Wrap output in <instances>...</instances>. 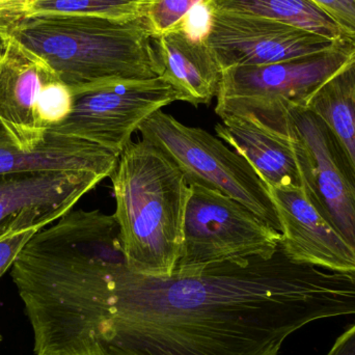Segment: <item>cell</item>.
Masks as SVG:
<instances>
[{
    "label": "cell",
    "instance_id": "17",
    "mask_svg": "<svg viewBox=\"0 0 355 355\" xmlns=\"http://www.w3.org/2000/svg\"><path fill=\"white\" fill-rule=\"evenodd\" d=\"M209 2L215 12L262 17L317 33L333 41L346 39L336 21L311 0H210Z\"/></svg>",
    "mask_w": 355,
    "mask_h": 355
},
{
    "label": "cell",
    "instance_id": "4",
    "mask_svg": "<svg viewBox=\"0 0 355 355\" xmlns=\"http://www.w3.org/2000/svg\"><path fill=\"white\" fill-rule=\"evenodd\" d=\"M240 116L290 139L304 194L355 252L354 168L323 121L308 107L284 103Z\"/></svg>",
    "mask_w": 355,
    "mask_h": 355
},
{
    "label": "cell",
    "instance_id": "2",
    "mask_svg": "<svg viewBox=\"0 0 355 355\" xmlns=\"http://www.w3.org/2000/svg\"><path fill=\"white\" fill-rule=\"evenodd\" d=\"M148 16L18 14L0 18V42L41 60L73 92L162 76Z\"/></svg>",
    "mask_w": 355,
    "mask_h": 355
},
{
    "label": "cell",
    "instance_id": "24",
    "mask_svg": "<svg viewBox=\"0 0 355 355\" xmlns=\"http://www.w3.org/2000/svg\"><path fill=\"white\" fill-rule=\"evenodd\" d=\"M2 49H3V47H2L1 42H0V55H1Z\"/></svg>",
    "mask_w": 355,
    "mask_h": 355
},
{
    "label": "cell",
    "instance_id": "19",
    "mask_svg": "<svg viewBox=\"0 0 355 355\" xmlns=\"http://www.w3.org/2000/svg\"><path fill=\"white\" fill-rule=\"evenodd\" d=\"M210 0H153L148 19L154 35H162L179 24L196 4Z\"/></svg>",
    "mask_w": 355,
    "mask_h": 355
},
{
    "label": "cell",
    "instance_id": "13",
    "mask_svg": "<svg viewBox=\"0 0 355 355\" xmlns=\"http://www.w3.org/2000/svg\"><path fill=\"white\" fill-rule=\"evenodd\" d=\"M120 156L78 137L49 132L37 149H21L0 123V175L43 171H87L110 177Z\"/></svg>",
    "mask_w": 355,
    "mask_h": 355
},
{
    "label": "cell",
    "instance_id": "5",
    "mask_svg": "<svg viewBox=\"0 0 355 355\" xmlns=\"http://www.w3.org/2000/svg\"><path fill=\"white\" fill-rule=\"evenodd\" d=\"M143 139L162 150L185 175L188 184L217 190L241 202L281 233V223L268 187L252 164L220 139L186 126L158 110L139 129Z\"/></svg>",
    "mask_w": 355,
    "mask_h": 355
},
{
    "label": "cell",
    "instance_id": "7",
    "mask_svg": "<svg viewBox=\"0 0 355 355\" xmlns=\"http://www.w3.org/2000/svg\"><path fill=\"white\" fill-rule=\"evenodd\" d=\"M175 101L177 92L162 76L92 85L73 92L70 114L49 132L85 139L120 156L141 125Z\"/></svg>",
    "mask_w": 355,
    "mask_h": 355
},
{
    "label": "cell",
    "instance_id": "16",
    "mask_svg": "<svg viewBox=\"0 0 355 355\" xmlns=\"http://www.w3.org/2000/svg\"><path fill=\"white\" fill-rule=\"evenodd\" d=\"M306 107L327 125L355 172V58L312 96Z\"/></svg>",
    "mask_w": 355,
    "mask_h": 355
},
{
    "label": "cell",
    "instance_id": "1",
    "mask_svg": "<svg viewBox=\"0 0 355 355\" xmlns=\"http://www.w3.org/2000/svg\"><path fill=\"white\" fill-rule=\"evenodd\" d=\"M35 355H279L304 325L355 315V272L270 258L149 277L125 262L114 215L70 211L12 266Z\"/></svg>",
    "mask_w": 355,
    "mask_h": 355
},
{
    "label": "cell",
    "instance_id": "3",
    "mask_svg": "<svg viewBox=\"0 0 355 355\" xmlns=\"http://www.w3.org/2000/svg\"><path fill=\"white\" fill-rule=\"evenodd\" d=\"M110 179L126 266L139 275L172 277L189 196L185 175L162 150L141 139L121 154Z\"/></svg>",
    "mask_w": 355,
    "mask_h": 355
},
{
    "label": "cell",
    "instance_id": "10",
    "mask_svg": "<svg viewBox=\"0 0 355 355\" xmlns=\"http://www.w3.org/2000/svg\"><path fill=\"white\" fill-rule=\"evenodd\" d=\"M104 179L87 171L0 175V240L55 223Z\"/></svg>",
    "mask_w": 355,
    "mask_h": 355
},
{
    "label": "cell",
    "instance_id": "20",
    "mask_svg": "<svg viewBox=\"0 0 355 355\" xmlns=\"http://www.w3.org/2000/svg\"><path fill=\"white\" fill-rule=\"evenodd\" d=\"M341 27L346 39L355 47V0H311Z\"/></svg>",
    "mask_w": 355,
    "mask_h": 355
},
{
    "label": "cell",
    "instance_id": "6",
    "mask_svg": "<svg viewBox=\"0 0 355 355\" xmlns=\"http://www.w3.org/2000/svg\"><path fill=\"white\" fill-rule=\"evenodd\" d=\"M281 241L279 231L241 202L217 190L189 184L183 243L174 275H198L213 265L252 257L270 258Z\"/></svg>",
    "mask_w": 355,
    "mask_h": 355
},
{
    "label": "cell",
    "instance_id": "15",
    "mask_svg": "<svg viewBox=\"0 0 355 355\" xmlns=\"http://www.w3.org/2000/svg\"><path fill=\"white\" fill-rule=\"evenodd\" d=\"M215 125L218 139L243 156L267 186L302 188V177L291 141L285 135L248 118L221 116Z\"/></svg>",
    "mask_w": 355,
    "mask_h": 355
},
{
    "label": "cell",
    "instance_id": "14",
    "mask_svg": "<svg viewBox=\"0 0 355 355\" xmlns=\"http://www.w3.org/2000/svg\"><path fill=\"white\" fill-rule=\"evenodd\" d=\"M162 77L178 94V101L192 105L210 103L217 96L221 69L206 41L190 37L178 24L154 35Z\"/></svg>",
    "mask_w": 355,
    "mask_h": 355
},
{
    "label": "cell",
    "instance_id": "21",
    "mask_svg": "<svg viewBox=\"0 0 355 355\" xmlns=\"http://www.w3.org/2000/svg\"><path fill=\"white\" fill-rule=\"evenodd\" d=\"M37 232L35 230H29L0 240V279L8 269L12 268L21 250Z\"/></svg>",
    "mask_w": 355,
    "mask_h": 355
},
{
    "label": "cell",
    "instance_id": "25",
    "mask_svg": "<svg viewBox=\"0 0 355 355\" xmlns=\"http://www.w3.org/2000/svg\"><path fill=\"white\" fill-rule=\"evenodd\" d=\"M1 341H2V337H1V335H0V343H1Z\"/></svg>",
    "mask_w": 355,
    "mask_h": 355
},
{
    "label": "cell",
    "instance_id": "9",
    "mask_svg": "<svg viewBox=\"0 0 355 355\" xmlns=\"http://www.w3.org/2000/svg\"><path fill=\"white\" fill-rule=\"evenodd\" d=\"M206 42L223 71L319 53L338 41L271 19L212 10Z\"/></svg>",
    "mask_w": 355,
    "mask_h": 355
},
{
    "label": "cell",
    "instance_id": "23",
    "mask_svg": "<svg viewBox=\"0 0 355 355\" xmlns=\"http://www.w3.org/2000/svg\"><path fill=\"white\" fill-rule=\"evenodd\" d=\"M29 0H0V18L23 14Z\"/></svg>",
    "mask_w": 355,
    "mask_h": 355
},
{
    "label": "cell",
    "instance_id": "22",
    "mask_svg": "<svg viewBox=\"0 0 355 355\" xmlns=\"http://www.w3.org/2000/svg\"><path fill=\"white\" fill-rule=\"evenodd\" d=\"M327 355H355V324L338 338Z\"/></svg>",
    "mask_w": 355,
    "mask_h": 355
},
{
    "label": "cell",
    "instance_id": "12",
    "mask_svg": "<svg viewBox=\"0 0 355 355\" xmlns=\"http://www.w3.org/2000/svg\"><path fill=\"white\" fill-rule=\"evenodd\" d=\"M267 187L281 223V245L291 260L355 272L354 248L314 208L302 188Z\"/></svg>",
    "mask_w": 355,
    "mask_h": 355
},
{
    "label": "cell",
    "instance_id": "18",
    "mask_svg": "<svg viewBox=\"0 0 355 355\" xmlns=\"http://www.w3.org/2000/svg\"><path fill=\"white\" fill-rule=\"evenodd\" d=\"M152 3L153 0H29L23 14L135 19L148 16Z\"/></svg>",
    "mask_w": 355,
    "mask_h": 355
},
{
    "label": "cell",
    "instance_id": "11",
    "mask_svg": "<svg viewBox=\"0 0 355 355\" xmlns=\"http://www.w3.org/2000/svg\"><path fill=\"white\" fill-rule=\"evenodd\" d=\"M2 47L0 123L21 149L31 151L49 135L44 110L50 89L60 79L44 62L16 46Z\"/></svg>",
    "mask_w": 355,
    "mask_h": 355
},
{
    "label": "cell",
    "instance_id": "8",
    "mask_svg": "<svg viewBox=\"0 0 355 355\" xmlns=\"http://www.w3.org/2000/svg\"><path fill=\"white\" fill-rule=\"evenodd\" d=\"M354 58V46L340 40L319 53L221 71L215 112L221 118L279 103L306 107L312 96Z\"/></svg>",
    "mask_w": 355,
    "mask_h": 355
}]
</instances>
